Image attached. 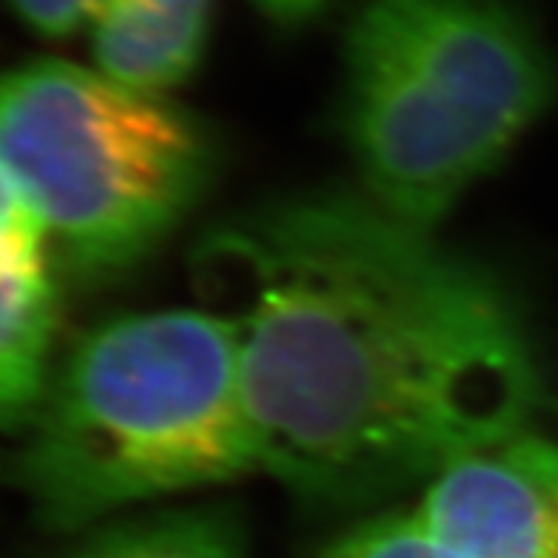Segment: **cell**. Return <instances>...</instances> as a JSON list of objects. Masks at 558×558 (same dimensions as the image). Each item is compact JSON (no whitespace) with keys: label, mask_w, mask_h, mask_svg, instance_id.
<instances>
[{"label":"cell","mask_w":558,"mask_h":558,"mask_svg":"<svg viewBox=\"0 0 558 558\" xmlns=\"http://www.w3.org/2000/svg\"><path fill=\"white\" fill-rule=\"evenodd\" d=\"M191 269L239 340L258 471L310 510L375 508L556 405L505 278L366 193L244 207Z\"/></svg>","instance_id":"1"},{"label":"cell","mask_w":558,"mask_h":558,"mask_svg":"<svg viewBox=\"0 0 558 558\" xmlns=\"http://www.w3.org/2000/svg\"><path fill=\"white\" fill-rule=\"evenodd\" d=\"M258 474L239 340L213 310L94 326L57 368L17 480L49 531Z\"/></svg>","instance_id":"2"},{"label":"cell","mask_w":558,"mask_h":558,"mask_svg":"<svg viewBox=\"0 0 558 558\" xmlns=\"http://www.w3.org/2000/svg\"><path fill=\"white\" fill-rule=\"evenodd\" d=\"M558 60L522 0H361L338 125L361 193L437 233L545 120Z\"/></svg>","instance_id":"3"},{"label":"cell","mask_w":558,"mask_h":558,"mask_svg":"<svg viewBox=\"0 0 558 558\" xmlns=\"http://www.w3.org/2000/svg\"><path fill=\"white\" fill-rule=\"evenodd\" d=\"M216 165V134L168 94L65 60L0 71V168L80 276L148 262L202 205Z\"/></svg>","instance_id":"4"},{"label":"cell","mask_w":558,"mask_h":558,"mask_svg":"<svg viewBox=\"0 0 558 558\" xmlns=\"http://www.w3.org/2000/svg\"><path fill=\"white\" fill-rule=\"evenodd\" d=\"M417 513L448 558H558V442L531 432L453 462Z\"/></svg>","instance_id":"5"},{"label":"cell","mask_w":558,"mask_h":558,"mask_svg":"<svg viewBox=\"0 0 558 558\" xmlns=\"http://www.w3.org/2000/svg\"><path fill=\"white\" fill-rule=\"evenodd\" d=\"M32 207L0 210V428L32 423L51 380L57 292Z\"/></svg>","instance_id":"6"},{"label":"cell","mask_w":558,"mask_h":558,"mask_svg":"<svg viewBox=\"0 0 558 558\" xmlns=\"http://www.w3.org/2000/svg\"><path fill=\"white\" fill-rule=\"evenodd\" d=\"M216 0H106L92 23L94 63L117 83L170 94L210 43Z\"/></svg>","instance_id":"7"},{"label":"cell","mask_w":558,"mask_h":558,"mask_svg":"<svg viewBox=\"0 0 558 558\" xmlns=\"http://www.w3.org/2000/svg\"><path fill=\"white\" fill-rule=\"evenodd\" d=\"M60 558H250V553L235 508L207 502L113 522Z\"/></svg>","instance_id":"8"},{"label":"cell","mask_w":558,"mask_h":558,"mask_svg":"<svg viewBox=\"0 0 558 558\" xmlns=\"http://www.w3.org/2000/svg\"><path fill=\"white\" fill-rule=\"evenodd\" d=\"M315 558H448L417 510H383L335 536Z\"/></svg>","instance_id":"9"},{"label":"cell","mask_w":558,"mask_h":558,"mask_svg":"<svg viewBox=\"0 0 558 558\" xmlns=\"http://www.w3.org/2000/svg\"><path fill=\"white\" fill-rule=\"evenodd\" d=\"M14 14L43 37H69L92 26L106 0H9Z\"/></svg>","instance_id":"10"},{"label":"cell","mask_w":558,"mask_h":558,"mask_svg":"<svg viewBox=\"0 0 558 558\" xmlns=\"http://www.w3.org/2000/svg\"><path fill=\"white\" fill-rule=\"evenodd\" d=\"M264 21L278 28H301L318 21L335 0H250Z\"/></svg>","instance_id":"11"}]
</instances>
